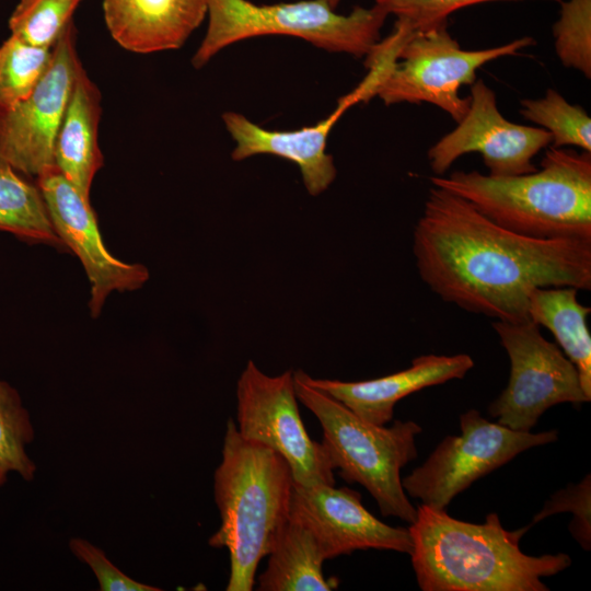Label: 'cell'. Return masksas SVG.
I'll list each match as a JSON object with an SVG mask.
<instances>
[{
  "label": "cell",
  "mask_w": 591,
  "mask_h": 591,
  "mask_svg": "<svg viewBox=\"0 0 591 591\" xmlns=\"http://www.w3.org/2000/svg\"><path fill=\"white\" fill-rule=\"evenodd\" d=\"M577 292L573 287L537 288L530 296L528 312L532 322L554 335L591 399V336L587 325L591 309L578 301Z\"/></svg>",
  "instance_id": "cell-20"
},
{
  "label": "cell",
  "mask_w": 591,
  "mask_h": 591,
  "mask_svg": "<svg viewBox=\"0 0 591 591\" xmlns=\"http://www.w3.org/2000/svg\"><path fill=\"white\" fill-rule=\"evenodd\" d=\"M36 184L45 200L54 229L66 250L80 259L91 285L89 308L96 317L113 291L139 289L149 279L148 269L115 258L105 247L90 200L59 172L46 169Z\"/></svg>",
  "instance_id": "cell-14"
},
{
  "label": "cell",
  "mask_w": 591,
  "mask_h": 591,
  "mask_svg": "<svg viewBox=\"0 0 591 591\" xmlns=\"http://www.w3.org/2000/svg\"><path fill=\"white\" fill-rule=\"evenodd\" d=\"M474 367L466 354L453 356L424 355L415 358L402 371L357 382L313 379L303 372L304 380L343 403L358 417L375 425H386L394 415V406L405 396L428 386L463 379Z\"/></svg>",
  "instance_id": "cell-16"
},
{
  "label": "cell",
  "mask_w": 591,
  "mask_h": 591,
  "mask_svg": "<svg viewBox=\"0 0 591 591\" xmlns=\"http://www.w3.org/2000/svg\"><path fill=\"white\" fill-rule=\"evenodd\" d=\"M387 16L406 23L413 31L424 30L447 22L450 14L459 9L493 1L523 0H374ZM561 2L563 0H544Z\"/></svg>",
  "instance_id": "cell-28"
},
{
  "label": "cell",
  "mask_w": 591,
  "mask_h": 591,
  "mask_svg": "<svg viewBox=\"0 0 591 591\" xmlns=\"http://www.w3.org/2000/svg\"><path fill=\"white\" fill-rule=\"evenodd\" d=\"M413 252L431 291L497 321L530 320L537 288L591 289V241L519 234L433 185L414 229Z\"/></svg>",
  "instance_id": "cell-1"
},
{
  "label": "cell",
  "mask_w": 591,
  "mask_h": 591,
  "mask_svg": "<svg viewBox=\"0 0 591 591\" xmlns=\"http://www.w3.org/2000/svg\"><path fill=\"white\" fill-rule=\"evenodd\" d=\"M101 100L99 88L82 65L74 78L55 141V166L88 200L94 176L103 166L97 141Z\"/></svg>",
  "instance_id": "cell-18"
},
{
  "label": "cell",
  "mask_w": 591,
  "mask_h": 591,
  "mask_svg": "<svg viewBox=\"0 0 591 591\" xmlns=\"http://www.w3.org/2000/svg\"><path fill=\"white\" fill-rule=\"evenodd\" d=\"M207 32L192 58L202 68L225 47L265 35L299 37L317 48L367 57L381 40L387 15L375 4L355 7L348 14L333 9L327 0H301L257 4L248 0H205Z\"/></svg>",
  "instance_id": "cell-6"
},
{
  "label": "cell",
  "mask_w": 591,
  "mask_h": 591,
  "mask_svg": "<svg viewBox=\"0 0 591 591\" xmlns=\"http://www.w3.org/2000/svg\"><path fill=\"white\" fill-rule=\"evenodd\" d=\"M72 553L90 566L102 591H160L149 584L141 583L125 575L106 557L105 553L83 538H71Z\"/></svg>",
  "instance_id": "cell-29"
},
{
  "label": "cell",
  "mask_w": 591,
  "mask_h": 591,
  "mask_svg": "<svg viewBox=\"0 0 591 591\" xmlns=\"http://www.w3.org/2000/svg\"><path fill=\"white\" fill-rule=\"evenodd\" d=\"M493 327L510 359L508 384L488 406L498 424L531 431L549 407L590 402L575 364L543 337L537 324L497 321Z\"/></svg>",
  "instance_id": "cell-9"
},
{
  "label": "cell",
  "mask_w": 591,
  "mask_h": 591,
  "mask_svg": "<svg viewBox=\"0 0 591 591\" xmlns=\"http://www.w3.org/2000/svg\"><path fill=\"white\" fill-rule=\"evenodd\" d=\"M395 61V55L378 48L366 57L369 72L351 92L341 96L336 108L326 118L313 126L296 130H268L236 112H225L222 120L235 142L232 151L234 161L257 154L283 158L300 169L303 184L312 196L320 195L334 182L337 171L333 157L326 152L327 137L343 114L359 102H368Z\"/></svg>",
  "instance_id": "cell-11"
},
{
  "label": "cell",
  "mask_w": 591,
  "mask_h": 591,
  "mask_svg": "<svg viewBox=\"0 0 591 591\" xmlns=\"http://www.w3.org/2000/svg\"><path fill=\"white\" fill-rule=\"evenodd\" d=\"M297 398L317 418L334 470L348 483L362 485L384 517L409 524L417 518L405 493L401 470L417 457L415 439L421 427L413 420H395L391 427L361 419L343 403L310 385L302 370L293 372Z\"/></svg>",
  "instance_id": "cell-5"
},
{
  "label": "cell",
  "mask_w": 591,
  "mask_h": 591,
  "mask_svg": "<svg viewBox=\"0 0 591 591\" xmlns=\"http://www.w3.org/2000/svg\"><path fill=\"white\" fill-rule=\"evenodd\" d=\"M508 531L496 513L484 523L452 518L445 509L417 507L408 528L412 565L422 591H547L541 580L571 565L565 553L530 556L519 546L529 530Z\"/></svg>",
  "instance_id": "cell-2"
},
{
  "label": "cell",
  "mask_w": 591,
  "mask_h": 591,
  "mask_svg": "<svg viewBox=\"0 0 591 591\" xmlns=\"http://www.w3.org/2000/svg\"><path fill=\"white\" fill-rule=\"evenodd\" d=\"M268 555L258 590L328 591L338 586L336 578L323 575L327 559L313 532L289 514Z\"/></svg>",
  "instance_id": "cell-19"
},
{
  "label": "cell",
  "mask_w": 591,
  "mask_h": 591,
  "mask_svg": "<svg viewBox=\"0 0 591 591\" xmlns=\"http://www.w3.org/2000/svg\"><path fill=\"white\" fill-rule=\"evenodd\" d=\"M34 439V427L19 392L0 378V486L11 473L34 479L36 465L26 447Z\"/></svg>",
  "instance_id": "cell-22"
},
{
  "label": "cell",
  "mask_w": 591,
  "mask_h": 591,
  "mask_svg": "<svg viewBox=\"0 0 591 591\" xmlns=\"http://www.w3.org/2000/svg\"><path fill=\"white\" fill-rule=\"evenodd\" d=\"M470 106L452 131L429 150L428 160L437 176L444 175L460 157L479 153L491 176H513L537 170L532 159L552 143L541 127L511 123L502 116L495 92L482 79L471 84Z\"/></svg>",
  "instance_id": "cell-13"
},
{
  "label": "cell",
  "mask_w": 591,
  "mask_h": 591,
  "mask_svg": "<svg viewBox=\"0 0 591 591\" xmlns=\"http://www.w3.org/2000/svg\"><path fill=\"white\" fill-rule=\"evenodd\" d=\"M461 434L445 437L422 465L402 479L406 494L421 505L445 509L478 478L533 447L551 443L557 430L533 433L491 422L476 409L460 416Z\"/></svg>",
  "instance_id": "cell-8"
},
{
  "label": "cell",
  "mask_w": 591,
  "mask_h": 591,
  "mask_svg": "<svg viewBox=\"0 0 591 591\" xmlns=\"http://www.w3.org/2000/svg\"><path fill=\"white\" fill-rule=\"evenodd\" d=\"M553 25L556 54L566 68L591 77V0L561 1Z\"/></svg>",
  "instance_id": "cell-26"
},
{
  "label": "cell",
  "mask_w": 591,
  "mask_h": 591,
  "mask_svg": "<svg viewBox=\"0 0 591 591\" xmlns=\"http://www.w3.org/2000/svg\"><path fill=\"white\" fill-rule=\"evenodd\" d=\"M106 27L124 49L151 54L181 48L207 14L205 0H103Z\"/></svg>",
  "instance_id": "cell-17"
},
{
  "label": "cell",
  "mask_w": 591,
  "mask_h": 591,
  "mask_svg": "<svg viewBox=\"0 0 591 591\" xmlns=\"http://www.w3.org/2000/svg\"><path fill=\"white\" fill-rule=\"evenodd\" d=\"M51 58L53 48L32 45L11 34L0 46V109H10L25 100Z\"/></svg>",
  "instance_id": "cell-24"
},
{
  "label": "cell",
  "mask_w": 591,
  "mask_h": 591,
  "mask_svg": "<svg viewBox=\"0 0 591 591\" xmlns=\"http://www.w3.org/2000/svg\"><path fill=\"white\" fill-rule=\"evenodd\" d=\"M82 62L73 21L53 46L50 65L33 92L14 107L0 109V160L26 177L55 166L56 137Z\"/></svg>",
  "instance_id": "cell-12"
},
{
  "label": "cell",
  "mask_w": 591,
  "mask_h": 591,
  "mask_svg": "<svg viewBox=\"0 0 591 591\" xmlns=\"http://www.w3.org/2000/svg\"><path fill=\"white\" fill-rule=\"evenodd\" d=\"M520 114L552 136L553 148L577 147L591 153V118L580 105L570 104L556 90L545 96L521 100Z\"/></svg>",
  "instance_id": "cell-23"
},
{
  "label": "cell",
  "mask_w": 591,
  "mask_h": 591,
  "mask_svg": "<svg viewBox=\"0 0 591 591\" xmlns=\"http://www.w3.org/2000/svg\"><path fill=\"white\" fill-rule=\"evenodd\" d=\"M534 44L533 37L524 36L493 48L465 50L450 35L448 21L410 31L376 95L385 105L430 103L459 123L470 106L468 96L462 97L460 89L475 82L476 71L489 61L517 55Z\"/></svg>",
  "instance_id": "cell-7"
},
{
  "label": "cell",
  "mask_w": 591,
  "mask_h": 591,
  "mask_svg": "<svg viewBox=\"0 0 591 591\" xmlns=\"http://www.w3.org/2000/svg\"><path fill=\"white\" fill-rule=\"evenodd\" d=\"M292 485L288 462L276 451L244 439L229 419L213 486L221 525L209 538V545L229 552L227 591L253 589L257 566L288 518Z\"/></svg>",
  "instance_id": "cell-4"
},
{
  "label": "cell",
  "mask_w": 591,
  "mask_h": 591,
  "mask_svg": "<svg viewBox=\"0 0 591 591\" xmlns=\"http://www.w3.org/2000/svg\"><path fill=\"white\" fill-rule=\"evenodd\" d=\"M237 431L246 440L279 453L301 486L335 485L334 467L322 443L302 422L293 372L267 375L248 360L236 386Z\"/></svg>",
  "instance_id": "cell-10"
},
{
  "label": "cell",
  "mask_w": 591,
  "mask_h": 591,
  "mask_svg": "<svg viewBox=\"0 0 591 591\" xmlns=\"http://www.w3.org/2000/svg\"><path fill=\"white\" fill-rule=\"evenodd\" d=\"M0 231L31 244L66 250L37 184L3 160H0Z\"/></svg>",
  "instance_id": "cell-21"
},
{
  "label": "cell",
  "mask_w": 591,
  "mask_h": 591,
  "mask_svg": "<svg viewBox=\"0 0 591 591\" xmlns=\"http://www.w3.org/2000/svg\"><path fill=\"white\" fill-rule=\"evenodd\" d=\"M430 181L519 234L591 241L590 152L551 147L532 173L491 176L455 171Z\"/></svg>",
  "instance_id": "cell-3"
},
{
  "label": "cell",
  "mask_w": 591,
  "mask_h": 591,
  "mask_svg": "<svg viewBox=\"0 0 591 591\" xmlns=\"http://www.w3.org/2000/svg\"><path fill=\"white\" fill-rule=\"evenodd\" d=\"M81 0H19L9 19V28L27 43L53 48Z\"/></svg>",
  "instance_id": "cell-25"
},
{
  "label": "cell",
  "mask_w": 591,
  "mask_h": 591,
  "mask_svg": "<svg viewBox=\"0 0 591 591\" xmlns=\"http://www.w3.org/2000/svg\"><path fill=\"white\" fill-rule=\"evenodd\" d=\"M586 475L579 484H569L552 495L545 501L543 509L536 513L529 526L558 512H571L573 519L569 523V531L580 546L591 548V479Z\"/></svg>",
  "instance_id": "cell-27"
},
{
  "label": "cell",
  "mask_w": 591,
  "mask_h": 591,
  "mask_svg": "<svg viewBox=\"0 0 591 591\" xmlns=\"http://www.w3.org/2000/svg\"><path fill=\"white\" fill-rule=\"evenodd\" d=\"M329 5L336 10L341 0H327Z\"/></svg>",
  "instance_id": "cell-30"
},
{
  "label": "cell",
  "mask_w": 591,
  "mask_h": 591,
  "mask_svg": "<svg viewBox=\"0 0 591 591\" xmlns=\"http://www.w3.org/2000/svg\"><path fill=\"white\" fill-rule=\"evenodd\" d=\"M288 514L313 532L326 559L358 549L410 554L413 548L408 528L383 523L362 506L358 491L346 487L293 482Z\"/></svg>",
  "instance_id": "cell-15"
}]
</instances>
